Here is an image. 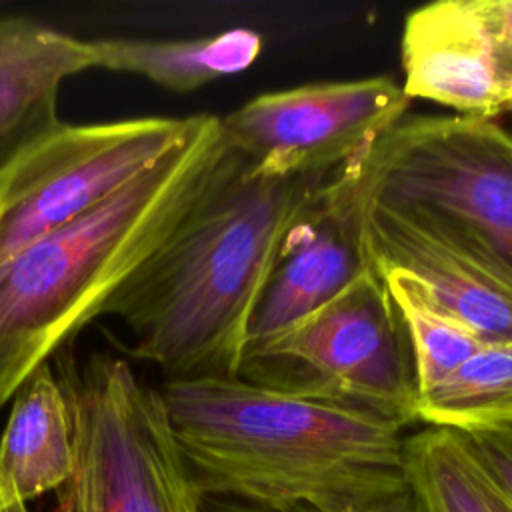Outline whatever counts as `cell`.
<instances>
[{
    "label": "cell",
    "mask_w": 512,
    "mask_h": 512,
    "mask_svg": "<svg viewBox=\"0 0 512 512\" xmlns=\"http://www.w3.org/2000/svg\"><path fill=\"white\" fill-rule=\"evenodd\" d=\"M340 168L264 176L226 140L202 192L100 316L120 318L134 336L132 356L164 380L236 376L264 282Z\"/></svg>",
    "instance_id": "6da1fadb"
},
{
    "label": "cell",
    "mask_w": 512,
    "mask_h": 512,
    "mask_svg": "<svg viewBox=\"0 0 512 512\" xmlns=\"http://www.w3.org/2000/svg\"><path fill=\"white\" fill-rule=\"evenodd\" d=\"M156 390L202 498L350 512L408 488L406 436L392 422L238 376Z\"/></svg>",
    "instance_id": "7a4b0ae2"
},
{
    "label": "cell",
    "mask_w": 512,
    "mask_h": 512,
    "mask_svg": "<svg viewBox=\"0 0 512 512\" xmlns=\"http://www.w3.org/2000/svg\"><path fill=\"white\" fill-rule=\"evenodd\" d=\"M226 148L220 116L120 192L0 264V408L102 314L202 192Z\"/></svg>",
    "instance_id": "3957f363"
},
{
    "label": "cell",
    "mask_w": 512,
    "mask_h": 512,
    "mask_svg": "<svg viewBox=\"0 0 512 512\" xmlns=\"http://www.w3.org/2000/svg\"><path fill=\"white\" fill-rule=\"evenodd\" d=\"M354 168L362 202L424 220L512 282V132L496 120L406 114Z\"/></svg>",
    "instance_id": "277c9868"
},
{
    "label": "cell",
    "mask_w": 512,
    "mask_h": 512,
    "mask_svg": "<svg viewBox=\"0 0 512 512\" xmlns=\"http://www.w3.org/2000/svg\"><path fill=\"white\" fill-rule=\"evenodd\" d=\"M52 360L74 442L56 512H202L158 390L108 352L78 362L60 348Z\"/></svg>",
    "instance_id": "5b68a950"
},
{
    "label": "cell",
    "mask_w": 512,
    "mask_h": 512,
    "mask_svg": "<svg viewBox=\"0 0 512 512\" xmlns=\"http://www.w3.org/2000/svg\"><path fill=\"white\" fill-rule=\"evenodd\" d=\"M236 376L356 410L402 430L416 422L418 386L410 344L374 270L290 330L246 352Z\"/></svg>",
    "instance_id": "8992f818"
},
{
    "label": "cell",
    "mask_w": 512,
    "mask_h": 512,
    "mask_svg": "<svg viewBox=\"0 0 512 512\" xmlns=\"http://www.w3.org/2000/svg\"><path fill=\"white\" fill-rule=\"evenodd\" d=\"M202 114L60 122L0 166V264L154 168Z\"/></svg>",
    "instance_id": "52a82bcc"
},
{
    "label": "cell",
    "mask_w": 512,
    "mask_h": 512,
    "mask_svg": "<svg viewBox=\"0 0 512 512\" xmlns=\"http://www.w3.org/2000/svg\"><path fill=\"white\" fill-rule=\"evenodd\" d=\"M410 108L386 76L312 82L260 94L220 118L226 140L258 174L330 172L362 156Z\"/></svg>",
    "instance_id": "ba28073f"
},
{
    "label": "cell",
    "mask_w": 512,
    "mask_h": 512,
    "mask_svg": "<svg viewBox=\"0 0 512 512\" xmlns=\"http://www.w3.org/2000/svg\"><path fill=\"white\" fill-rule=\"evenodd\" d=\"M404 94L462 116L512 114V0H438L400 38Z\"/></svg>",
    "instance_id": "9c48e42d"
},
{
    "label": "cell",
    "mask_w": 512,
    "mask_h": 512,
    "mask_svg": "<svg viewBox=\"0 0 512 512\" xmlns=\"http://www.w3.org/2000/svg\"><path fill=\"white\" fill-rule=\"evenodd\" d=\"M368 270L352 160L288 234L248 320L244 354L320 310Z\"/></svg>",
    "instance_id": "30bf717a"
},
{
    "label": "cell",
    "mask_w": 512,
    "mask_h": 512,
    "mask_svg": "<svg viewBox=\"0 0 512 512\" xmlns=\"http://www.w3.org/2000/svg\"><path fill=\"white\" fill-rule=\"evenodd\" d=\"M358 192V190H356ZM360 236L370 268L398 270L488 342H512V282L424 220L362 202Z\"/></svg>",
    "instance_id": "8fae6325"
},
{
    "label": "cell",
    "mask_w": 512,
    "mask_h": 512,
    "mask_svg": "<svg viewBox=\"0 0 512 512\" xmlns=\"http://www.w3.org/2000/svg\"><path fill=\"white\" fill-rule=\"evenodd\" d=\"M96 68L90 40L28 18H0V166L58 126L62 82Z\"/></svg>",
    "instance_id": "7c38bea8"
},
{
    "label": "cell",
    "mask_w": 512,
    "mask_h": 512,
    "mask_svg": "<svg viewBox=\"0 0 512 512\" xmlns=\"http://www.w3.org/2000/svg\"><path fill=\"white\" fill-rule=\"evenodd\" d=\"M70 412L52 362L40 364L10 398L0 438V504L56 492L72 474Z\"/></svg>",
    "instance_id": "4fadbf2b"
},
{
    "label": "cell",
    "mask_w": 512,
    "mask_h": 512,
    "mask_svg": "<svg viewBox=\"0 0 512 512\" xmlns=\"http://www.w3.org/2000/svg\"><path fill=\"white\" fill-rule=\"evenodd\" d=\"M96 68L138 74L170 92L190 94L214 80L250 68L262 52V38L248 28L152 40L98 38L90 40Z\"/></svg>",
    "instance_id": "5bb4252c"
},
{
    "label": "cell",
    "mask_w": 512,
    "mask_h": 512,
    "mask_svg": "<svg viewBox=\"0 0 512 512\" xmlns=\"http://www.w3.org/2000/svg\"><path fill=\"white\" fill-rule=\"evenodd\" d=\"M404 472L426 512H512L510 500L454 430L428 426L406 436Z\"/></svg>",
    "instance_id": "9a60e30c"
},
{
    "label": "cell",
    "mask_w": 512,
    "mask_h": 512,
    "mask_svg": "<svg viewBox=\"0 0 512 512\" xmlns=\"http://www.w3.org/2000/svg\"><path fill=\"white\" fill-rule=\"evenodd\" d=\"M416 422L454 432L512 426V342H488L418 394Z\"/></svg>",
    "instance_id": "2e32d148"
},
{
    "label": "cell",
    "mask_w": 512,
    "mask_h": 512,
    "mask_svg": "<svg viewBox=\"0 0 512 512\" xmlns=\"http://www.w3.org/2000/svg\"><path fill=\"white\" fill-rule=\"evenodd\" d=\"M406 330L418 394L430 390L488 344L478 332L442 310L408 274L378 272Z\"/></svg>",
    "instance_id": "e0dca14e"
},
{
    "label": "cell",
    "mask_w": 512,
    "mask_h": 512,
    "mask_svg": "<svg viewBox=\"0 0 512 512\" xmlns=\"http://www.w3.org/2000/svg\"><path fill=\"white\" fill-rule=\"evenodd\" d=\"M512 504V426L458 432Z\"/></svg>",
    "instance_id": "ac0fdd59"
},
{
    "label": "cell",
    "mask_w": 512,
    "mask_h": 512,
    "mask_svg": "<svg viewBox=\"0 0 512 512\" xmlns=\"http://www.w3.org/2000/svg\"><path fill=\"white\" fill-rule=\"evenodd\" d=\"M202 512H320L312 506L302 504H282V506H266L252 504L240 500H224V498H204Z\"/></svg>",
    "instance_id": "d6986e66"
},
{
    "label": "cell",
    "mask_w": 512,
    "mask_h": 512,
    "mask_svg": "<svg viewBox=\"0 0 512 512\" xmlns=\"http://www.w3.org/2000/svg\"><path fill=\"white\" fill-rule=\"evenodd\" d=\"M350 512H426L422 500L412 492V488H404L396 494L372 500L368 504H362L358 508H352Z\"/></svg>",
    "instance_id": "ffe728a7"
},
{
    "label": "cell",
    "mask_w": 512,
    "mask_h": 512,
    "mask_svg": "<svg viewBox=\"0 0 512 512\" xmlns=\"http://www.w3.org/2000/svg\"><path fill=\"white\" fill-rule=\"evenodd\" d=\"M0 512H28L24 502H12V504H0Z\"/></svg>",
    "instance_id": "44dd1931"
}]
</instances>
